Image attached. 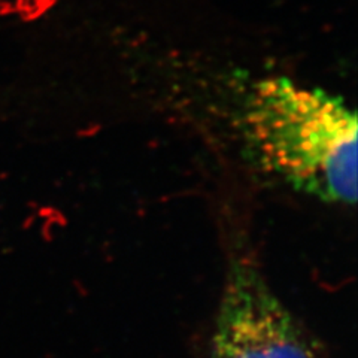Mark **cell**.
<instances>
[{"label":"cell","mask_w":358,"mask_h":358,"mask_svg":"<svg viewBox=\"0 0 358 358\" xmlns=\"http://www.w3.org/2000/svg\"><path fill=\"white\" fill-rule=\"evenodd\" d=\"M242 131L254 159L299 192L357 201V114L342 97L268 78L245 100Z\"/></svg>","instance_id":"cell-1"},{"label":"cell","mask_w":358,"mask_h":358,"mask_svg":"<svg viewBox=\"0 0 358 358\" xmlns=\"http://www.w3.org/2000/svg\"><path fill=\"white\" fill-rule=\"evenodd\" d=\"M212 358H322L250 255L230 260L212 333Z\"/></svg>","instance_id":"cell-2"}]
</instances>
